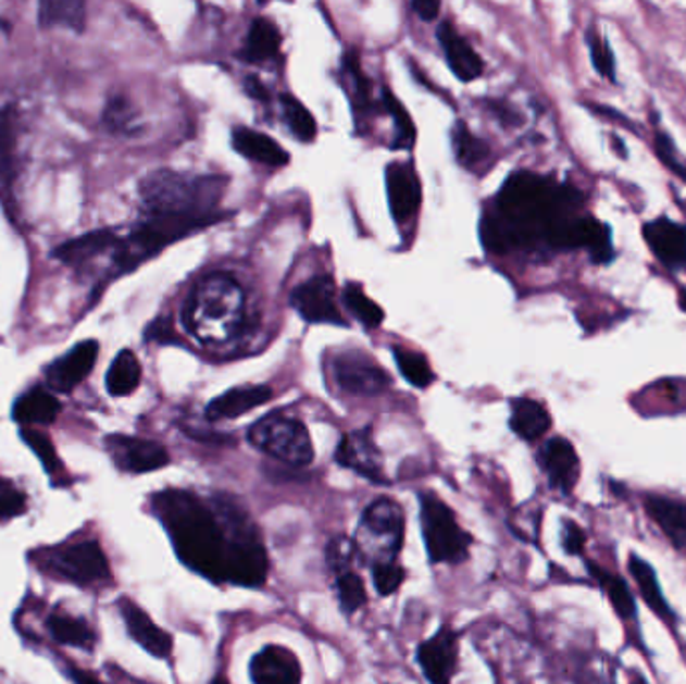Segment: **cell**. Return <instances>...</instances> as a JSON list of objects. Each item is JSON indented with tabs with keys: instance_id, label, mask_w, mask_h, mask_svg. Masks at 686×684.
I'll return each instance as SVG.
<instances>
[{
	"instance_id": "cell-36",
	"label": "cell",
	"mask_w": 686,
	"mask_h": 684,
	"mask_svg": "<svg viewBox=\"0 0 686 684\" xmlns=\"http://www.w3.org/2000/svg\"><path fill=\"white\" fill-rule=\"evenodd\" d=\"M584 42L590 54V63L593 69L604 80H609L612 85H619V71H616V57L610 47L609 40L604 39L598 30V26L593 23L584 33Z\"/></svg>"
},
{
	"instance_id": "cell-22",
	"label": "cell",
	"mask_w": 686,
	"mask_h": 684,
	"mask_svg": "<svg viewBox=\"0 0 686 684\" xmlns=\"http://www.w3.org/2000/svg\"><path fill=\"white\" fill-rule=\"evenodd\" d=\"M119 235L111 229H99V232L85 233L80 237H75L66 241L61 247L52 251V258L63 261L68 268H85L91 263L92 259L103 256L107 251L113 253L117 247Z\"/></svg>"
},
{
	"instance_id": "cell-15",
	"label": "cell",
	"mask_w": 686,
	"mask_h": 684,
	"mask_svg": "<svg viewBox=\"0 0 686 684\" xmlns=\"http://www.w3.org/2000/svg\"><path fill=\"white\" fill-rule=\"evenodd\" d=\"M336 462L348 470H353L363 478L372 480L376 484H386L384 476V460L377 450L376 442L370 430H356L339 439L336 450Z\"/></svg>"
},
{
	"instance_id": "cell-33",
	"label": "cell",
	"mask_w": 686,
	"mask_h": 684,
	"mask_svg": "<svg viewBox=\"0 0 686 684\" xmlns=\"http://www.w3.org/2000/svg\"><path fill=\"white\" fill-rule=\"evenodd\" d=\"M87 4L78 0H45L39 4L40 28L65 26L75 33L85 28Z\"/></svg>"
},
{
	"instance_id": "cell-45",
	"label": "cell",
	"mask_w": 686,
	"mask_h": 684,
	"mask_svg": "<svg viewBox=\"0 0 686 684\" xmlns=\"http://www.w3.org/2000/svg\"><path fill=\"white\" fill-rule=\"evenodd\" d=\"M356 556H358V548H356V543L348 536H334L325 546L327 567L336 576L351 572Z\"/></svg>"
},
{
	"instance_id": "cell-51",
	"label": "cell",
	"mask_w": 686,
	"mask_h": 684,
	"mask_svg": "<svg viewBox=\"0 0 686 684\" xmlns=\"http://www.w3.org/2000/svg\"><path fill=\"white\" fill-rule=\"evenodd\" d=\"M490 107H492L494 115L498 116L506 127H516L524 123V116L508 103H490Z\"/></svg>"
},
{
	"instance_id": "cell-6",
	"label": "cell",
	"mask_w": 686,
	"mask_h": 684,
	"mask_svg": "<svg viewBox=\"0 0 686 684\" xmlns=\"http://www.w3.org/2000/svg\"><path fill=\"white\" fill-rule=\"evenodd\" d=\"M213 223L185 217H145L127 237H119L117 247L113 249L111 272L117 275L133 272L147 259L155 258L165 247Z\"/></svg>"
},
{
	"instance_id": "cell-16",
	"label": "cell",
	"mask_w": 686,
	"mask_h": 684,
	"mask_svg": "<svg viewBox=\"0 0 686 684\" xmlns=\"http://www.w3.org/2000/svg\"><path fill=\"white\" fill-rule=\"evenodd\" d=\"M538 464L542 468L550 488L560 494L569 496L581 478V458L566 438L554 436L546 439L538 452Z\"/></svg>"
},
{
	"instance_id": "cell-54",
	"label": "cell",
	"mask_w": 686,
	"mask_h": 684,
	"mask_svg": "<svg viewBox=\"0 0 686 684\" xmlns=\"http://www.w3.org/2000/svg\"><path fill=\"white\" fill-rule=\"evenodd\" d=\"M68 676H71V681L75 684H101V681H99L92 672L78 669V667H71V669H68Z\"/></svg>"
},
{
	"instance_id": "cell-26",
	"label": "cell",
	"mask_w": 686,
	"mask_h": 684,
	"mask_svg": "<svg viewBox=\"0 0 686 684\" xmlns=\"http://www.w3.org/2000/svg\"><path fill=\"white\" fill-rule=\"evenodd\" d=\"M61 413V403L49 389L33 388L14 401L13 418L23 427L51 426Z\"/></svg>"
},
{
	"instance_id": "cell-27",
	"label": "cell",
	"mask_w": 686,
	"mask_h": 684,
	"mask_svg": "<svg viewBox=\"0 0 686 684\" xmlns=\"http://www.w3.org/2000/svg\"><path fill=\"white\" fill-rule=\"evenodd\" d=\"M550 427H552V418L542 401L532 400V398L512 400L510 430L519 438L524 442H536V439L545 438Z\"/></svg>"
},
{
	"instance_id": "cell-10",
	"label": "cell",
	"mask_w": 686,
	"mask_h": 684,
	"mask_svg": "<svg viewBox=\"0 0 686 684\" xmlns=\"http://www.w3.org/2000/svg\"><path fill=\"white\" fill-rule=\"evenodd\" d=\"M104 446L119 470L127 474L155 472L171 462L165 446H161L155 439L113 434L104 439Z\"/></svg>"
},
{
	"instance_id": "cell-58",
	"label": "cell",
	"mask_w": 686,
	"mask_h": 684,
	"mask_svg": "<svg viewBox=\"0 0 686 684\" xmlns=\"http://www.w3.org/2000/svg\"><path fill=\"white\" fill-rule=\"evenodd\" d=\"M633 684H648L647 681H645V679H643V676H636L635 681H633Z\"/></svg>"
},
{
	"instance_id": "cell-53",
	"label": "cell",
	"mask_w": 686,
	"mask_h": 684,
	"mask_svg": "<svg viewBox=\"0 0 686 684\" xmlns=\"http://www.w3.org/2000/svg\"><path fill=\"white\" fill-rule=\"evenodd\" d=\"M246 91L249 92V97H253L258 101H263V103L270 101V91L258 77L246 78Z\"/></svg>"
},
{
	"instance_id": "cell-46",
	"label": "cell",
	"mask_w": 686,
	"mask_h": 684,
	"mask_svg": "<svg viewBox=\"0 0 686 684\" xmlns=\"http://www.w3.org/2000/svg\"><path fill=\"white\" fill-rule=\"evenodd\" d=\"M28 510L26 496L14 486L11 480L0 476V522L23 517Z\"/></svg>"
},
{
	"instance_id": "cell-41",
	"label": "cell",
	"mask_w": 686,
	"mask_h": 684,
	"mask_svg": "<svg viewBox=\"0 0 686 684\" xmlns=\"http://www.w3.org/2000/svg\"><path fill=\"white\" fill-rule=\"evenodd\" d=\"M394 358L403 377L414 386L424 389L434 382V372L426 358L417 351L406 348H394Z\"/></svg>"
},
{
	"instance_id": "cell-1",
	"label": "cell",
	"mask_w": 686,
	"mask_h": 684,
	"mask_svg": "<svg viewBox=\"0 0 686 684\" xmlns=\"http://www.w3.org/2000/svg\"><path fill=\"white\" fill-rule=\"evenodd\" d=\"M584 206L586 195L572 183L514 171L482 217L479 235L492 253L586 251L595 265H610L616 259L612 227Z\"/></svg>"
},
{
	"instance_id": "cell-9",
	"label": "cell",
	"mask_w": 686,
	"mask_h": 684,
	"mask_svg": "<svg viewBox=\"0 0 686 684\" xmlns=\"http://www.w3.org/2000/svg\"><path fill=\"white\" fill-rule=\"evenodd\" d=\"M247 438L258 450L285 464L308 465L313 462L310 432L298 418L270 413L249 427Z\"/></svg>"
},
{
	"instance_id": "cell-40",
	"label": "cell",
	"mask_w": 686,
	"mask_h": 684,
	"mask_svg": "<svg viewBox=\"0 0 686 684\" xmlns=\"http://www.w3.org/2000/svg\"><path fill=\"white\" fill-rule=\"evenodd\" d=\"M282 109H284V119L289 130L298 137L299 141L310 142L317 135V123L311 115L310 111L299 103L296 97L284 95L282 97Z\"/></svg>"
},
{
	"instance_id": "cell-11",
	"label": "cell",
	"mask_w": 686,
	"mask_h": 684,
	"mask_svg": "<svg viewBox=\"0 0 686 684\" xmlns=\"http://www.w3.org/2000/svg\"><path fill=\"white\" fill-rule=\"evenodd\" d=\"M643 239L666 272H686V225L659 215L645 221Z\"/></svg>"
},
{
	"instance_id": "cell-20",
	"label": "cell",
	"mask_w": 686,
	"mask_h": 684,
	"mask_svg": "<svg viewBox=\"0 0 686 684\" xmlns=\"http://www.w3.org/2000/svg\"><path fill=\"white\" fill-rule=\"evenodd\" d=\"M389 209L398 223L412 220L422 203V187L414 169L406 163H391L386 169Z\"/></svg>"
},
{
	"instance_id": "cell-30",
	"label": "cell",
	"mask_w": 686,
	"mask_h": 684,
	"mask_svg": "<svg viewBox=\"0 0 686 684\" xmlns=\"http://www.w3.org/2000/svg\"><path fill=\"white\" fill-rule=\"evenodd\" d=\"M628 570H631V574H633L636 586L640 590V596L645 598L647 607L657 617H661L662 620L674 622L673 608L669 607V602H666V598L662 594L661 584H659L654 569L648 564L647 560H643L640 556L633 555L628 558Z\"/></svg>"
},
{
	"instance_id": "cell-34",
	"label": "cell",
	"mask_w": 686,
	"mask_h": 684,
	"mask_svg": "<svg viewBox=\"0 0 686 684\" xmlns=\"http://www.w3.org/2000/svg\"><path fill=\"white\" fill-rule=\"evenodd\" d=\"M104 129L119 137H135L142 130V121L137 107L125 95H113L103 111Z\"/></svg>"
},
{
	"instance_id": "cell-17",
	"label": "cell",
	"mask_w": 686,
	"mask_h": 684,
	"mask_svg": "<svg viewBox=\"0 0 686 684\" xmlns=\"http://www.w3.org/2000/svg\"><path fill=\"white\" fill-rule=\"evenodd\" d=\"M97 358H99V344L95 339L80 341L66 356L59 358L45 370L49 388L54 391H65V394L73 391L78 384L87 380V375L91 374Z\"/></svg>"
},
{
	"instance_id": "cell-4",
	"label": "cell",
	"mask_w": 686,
	"mask_h": 684,
	"mask_svg": "<svg viewBox=\"0 0 686 684\" xmlns=\"http://www.w3.org/2000/svg\"><path fill=\"white\" fill-rule=\"evenodd\" d=\"M244 289L227 273H209L183 306V325L203 344L234 336L244 320Z\"/></svg>"
},
{
	"instance_id": "cell-35",
	"label": "cell",
	"mask_w": 686,
	"mask_h": 684,
	"mask_svg": "<svg viewBox=\"0 0 686 684\" xmlns=\"http://www.w3.org/2000/svg\"><path fill=\"white\" fill-rule=\"evenodd\" d=\"M453 153L458 157V161L470 169V171H479L488 161H490V145L482 141L472 130H467L464 123H458L453 127Z\"/></svg>"
},
{
	"instance_id": "cell-49",
	"label": "cell",
	"mask_w": 686,
	"mask_h": 684,
	"mask_svg": "<svg viewBox=\"0 0 686 684\" xmlns=\"http://www.w3.org/2000/svg\"><path fill=\"white\" fill-rule=\"evenodd\" d=\"M147 339L149 341H159V344H177V334H175L173 322L169 318H159V320L149 325Z\"/></svg>"
},
{
	"instance_id": "cell-7",
	"label": "cell",
	"mask_w": 686,
	"mask_h": 684,
	"mask_svg": "<svg viewBox=\"0 0 686 684\" xmlns=\"http://www.w3.org/2000/svg\"><path fill=\"white\" fill-rule=\"evenodd\" d=\"M406 518L400 503L391 498H377L363 510L362 522L356 534L358 555L372 567L394 562L403 546Z\"/></svg>"
},
{
	"instance_id": "cell-8",
	"label": "cell",
	"mask_w": 686,
	"mask_h": 684,
	"mask_svg": "<svg viewBox=\"0 0 686 684\" xmlns=\"http://www.w3.org/2000/svg\"><path fill=\"white\" fill-rule=\"evenodd\" d=\"M420 520L427 556L436 564H460L470 556L472 536L458 524L450 506L432 492L420 494Z\"/></svg>"
},
{
	"instance_id": "cell-18",
	"label": "cell",
	"mask_w": 686,
	"mask_h": 684,
	"mask_svg": "<svg viewBox=\"0 0 686 684\" xmlns=\"http://www.w3.org/2000/svg\"><path fill=\"white\" fill-rule=\"evenodd\" d=\"M119 612L127 626L130 638L155 659H169L173 652V636L157 626L153 619L135 600L123 596L119 600Z\"/></svg>"
},
{
	"instance_id": "cell-28",
	"label": "cell",
	"mask_w": 686,
	"mask_h": 684,
	"mask_svg": "<svg viewBox=\"0 0 686 684\" xmlns=\"http://www.w3.org/2000/svg\"><path fill=\"white\" fill-rule=\"evenodd\" d=\"M47 629L51 633L52 641L63 646L92 650L97 645V634L91 629V624L80 617H75L66 612L63 608L52 610L47 619Z\"/></svg>"
},
{
	"instance_id": "cell-38",
	"label": "cell",
	"mask_w": 686,
	"mask_h": 684,
	"mask_svg": "<svg viewBox=\"0 0 686 684\" xmlns=\"http://www.w3.org/2000/svg\"><path fill=\"white\" fill-rule=\"evenodd\" d=\"M21 438L25 439L26 446L37 453L40 464L45 465V470L51 476L52 482L54 484H66L65 465L61 464L51 438L47 434L39 432V430H35V427H23L21 430Z\"/></svg>"
},
{
	"instance_id": "cell-29",
	"label": "cell",
	"mask_w": 686,
	"mask_h": 684,
	"mask_svg": "<svg viewBox=\"0 0 686 684\" xmlns=\"http://www.w3.org/2000/svg\"><path fill=\"white\" fill-rule=\"evenodd\" d=\"M648 517L657 522V526L669 536V540L681 548L686 544V503L664 498V496H648Z\"/></svg>"
},
{
	"instance_id": "cell-44",
	"label": "cell",
	"mask_w": 686,
	"mask_h": 684,
	"mask_svg": "<svg viewBox=\"0 0 686 684\" xmlns=\"http://www.w3.org/2000/svg\"><path fill=\"white\" fill-rule=\"evenodd\" d=\"M654 156L659 157V161L674 177H678L686 185V161L678 153L673 137L662 127H654Z\"/></svg>"
},
{
	"instance_id": "cell-42",
	"label": "cell",
	"mask_w": 686,
	"mask_h": 684,
	"mask_svg": "<svg viewBox=\"0 0 686 684\" xmlns=\"http://www.w3.org/2000/svg\"><path fill=\"white\" fill-rule=\"evenodd\" d=\"M346 308L365 325V327H379L384 322V310L377 306L374 299L365 296L362 285L348 284L344 289Z\"/></svg>"
},
{
	"instance_id": "cell-31",
	"label": "cell",
	"mask_w": 686,
	"mask_h": 684,
	"mask_svg": "<svg viewBox=\"0 0 686 684\" xmlns=\"http://www.w3.org/2000/svg\"><path fill=\"white\" fill-rule=\"evenodd\" d=\"M279 47H282L279 28L270 18L260 16L249 26L244 59H247L249 63H265L279 54Z\"/></svg>"
},
{
	"instance_id": "cell-43",
	"label": "cell",
	"mask_w": 686,
	"mask_h": 684,
	"mask_svg": "<svg viewBox=\"0 0 686 684\" xmlns=\"http://www.w3.org/2000/svg\"><path fill=\"white\" fill-rule=\"evenodd\" d=\"M337 579V596L339 605L346 614H353L367 602V590L363 586V581L351 570L346 574H339Z\"/></svg>"
},
{
	"instance_id": "cell-56",
	"label": "cell",
	"mask_w": 686,
	"mask_h": 684,
	"mask_svg": "<svg viewBox=\"0 0 686 684\" xmlns=\"http://www.w3.org/2000/svg\"><path fill=\"white\" fill-rule=\"evenodd\" d=\"M678 308L686 313V287H678Z\"/></svg>"
},
{
	"instance_id": "cell-2",
	"label": "cell",
	"mask_w": 686,
	"mask_h": 684,
	"mask_svg": "<svg viewBox=\"0 0 686 684\" xmlns=\"http://www.w3.org/2000/svg\"><path fill=\"white\" fill-rule=\"evenodd\" d=\"M151 508L187 569L215 584L258 588L267 581L265 544L234 498L169 488L153 496Z\"/></svg>"
},
{
	"instance_id": "cell-48",
	"label": "cell",
	"mask_w": 686,
	"mask_h": 684,
	"mask_svg": "<svg viewBox=\"0 0 686 684\" xmlns=\"http://www.w3.org/2000/svg\"><path fill=\"white\" fill-rule=\"evenodd\" d=\"M560 544L569 556H581L586 546V534L574 520H564L560 530Z\"/></svg>"
},
{
	"instance_id": "cell-57",
	"label": "cell",
	"mask_w": 686,
	"mask_h": 684,
	"mask_svg": "<svg viewBox=\"0 0 686 684\" xmlns=\"http://www.w3.org/2000/svg\"><path fill=\"white\" fill-rule=\"evenodd\" d=\"M211 684H229V683H227V679H225V676H221V674H217V676H215V679L211 681Z\"/></svg>"
},
{
	"instance_id": "cell-3",
	"label": "cell",
	"mask_w": 686,
	"mask_h": 684,
	"mask_svg": "<svg viewBox=\"0 0 686 684\" xmlns=\"http://www.w3.org/2000/svg\"><path fill=\"white\" fill-rule=\"evenodd\" d=\"M227 182L217 175H191L161 169L141 182L145 217H185L217 223V213Z\"/></svg>"
},
{
	"instance_id": "cell-37",
	"label": "cell",
	"mask_w": 686,
	"mask_h": 684,
	"mask_svg": "<svg viewBox=\"0 0 686 684\" xmlns=\"http://www.w3.org/2000/svg\"><path fill=\"white\" fill-rule=\"evenodd\" d=\"M588 570L595 576L598 584L602 586L604 594L609 596L610 605L616 610V614L621 619H633L636 614L635 596L631 593V588L626 586V582L610 574L607 570L598 569L596 564L588 562Z\"/></svg>"
},
{
	"instance_id": "cell-25",
	"label": "cell",
	"mask_w": 686,
	"mask_h": 684,
	"mask_svg": "<svg viewBox=\"0 0 686 684\" xmlns=\"http://www.w3.org/2000/svg\"><path fill=\"white\" fill-rule=\"evenodd\" d=\"M234 149L239 156L270 165V167H284L289 163V153L284 147L260 130L246 129V127L235 129Z\"/></svg>"
},
{
	"instance_id": "cell-39",
	"label": "cell",
	"mask_w": 686,
	"mask_h": 684,
	"mask_svg": "<svg viewBox=\"0 0 686 684\" xmlns=\"http://www.w3.org/2000/svg\"><path fill=\"white\" fill-rule=\"evenodd\" d=\"M382 101L384 107L388 111L391 119H394V125H396V137H394V149H412L415 142V125L412 121L410 113L406 111V107L400 103V99L389 91L384 89L382 92Z\"/></svg>"
},
{
	"instance_id": "cell-14",
	"label": "cell",
	"mask_w": 686,
	"mask_h": 684,
	"mask_svg": "<svg viewBox=\"0 0 686 684\" xmlns=\"http://www.w3.org/2000/svg\"><path fill=\"white\" fill-rule=\"evenodd\" d=\"M291 306L305 322L346 325V320L337 308L336 285L327 275L311 277L305 284L299 285L291 294Z\"/></svg>"
},
{
	"instance_id": "cell-32",
	"label": "cell",
	"mask_w": 686,
	"mask_h": 684,
	"mask_svg": "<svg viewBox=\"0 0 686 684\" xmlns=\"http://www.w3.org/2000/svg\"><path fill=\"white\" fill-rule=\"evenodd\" d=\"M141 375V363L137 360V356L130 349H121L104 377L107 391L115 398H125L139 388Z\"/></svg>"
},
{
	"instance_id": "cell-24",
	"label": "cell",
	"mask_w": 686,
	"mask_h": 684,
	"mask_svg": "<svg viewBox=\"0 0 686 684\" xmlns=\"http://www.w3.org/2000/svg\"><path fill=\"white\" fill-rule=\"evenodd\" d=\"M21 123L14 107L0 109V189L9 194L18 175Z\"/></svg>"
},
{
	"instance_id": "cell-23",
	"label": "cell",
	"mask_w": 686,
	"mask_h": 684,
	"mask_svg": "<svg viewBox=\"0 0 686 684\" xmlns=\"http://www.w3.org/2000/svg\"><path fill=\"white\" fill-rule=\"evenodd\" d=\"M272 398V388H267V386H246V388L229 389L220 398L209 401L205 415L211 422L235 420V418L267 403Z\"/></svg>"
},
{
	"instance_id": "cell-5",
	"label": "cell",
	"mask_w": 686,
	"mask_h": 684,
	"mask_svg": "<svg viewBox=\"0 0 686 684\" xmlns=\"http://www.w3.org/2000/svg\"><path fill=\"white\" fill-rule=\"evenodd\" d=\"M33 564L47 576L89 588L111 581V564L99 540H71L30 552Z\"/></svg>"
},
{
	"instance_id": "cell-55",
	"label": "cell",
	"mask_w": 686,
	"mask_h": 684,
	"mask_svg": "<svg viewBox=\"0 0 686 684\" xmlns=\"http://www.w3.org/2000/svg\"><path fill=\"white\" fill-rule=\"evenodd\" d=\"M610 141H612V149L619 153L621 159H626L628 157V151H626V147H624V142L619 139V135H610Z\"/></svg>"
},
{
	"instance_id": "cell-52",
	"label": "cell",
	"mask_w": 686,
	"mask_h": 684,
	"mask_svg": "<svg viewBox=\"0 0 686 684\" xmlns=\"http://www.w3.org/2000/svg\"><path fill=\"white\" fill-rule=\"evenodd\" d=\"M412 9L420 18L424 21H434L438 14H440L441 4L436 0H414L412 2Z\"/></svg>"
},
{
	"instance_id": "cell-19",
	"label": "cell",
	"mask_w": 686,
	"mask_h": 684,
	"mask_svg": "<svg viewBox=\"0 0 686 684\" xmlns=\"http://www.w3.org/2000/svg\"><path fill=\"white\" fill-rule=\"evenodd\" d=\"M249 676L253 684H301L303 671L289 648L267 645L251 659Z\"/></svg>"
},
{
	"instance_id": "cell-21",
	"label": "cell",
	"mask_w": 686,
	"mask_h": 684,
	"mask_svg": "<svg viewBox=\"0 0 686 684\" xmlns=\"http://www.w3.org/2000/svg\"><path fill=\"white\" fill-rule=\"evenodd\" d=\"M438 40L453 75L462 83L476 80L484 73V63L478 52L472 49V45L458 33L452 23H441L438 28Z\"/></svg>"
},
{
	"instance_id": "cell-12",
	"label": "cell",
	"mask_w": 686,
	"mask_h": 684,
	"mask_svg": "<svg viewBox=\"0 0 686 684\" xmlns=\"http://www.w3.org/2000/svg\"><path fill=\"white\" fill-rule=\"evenodd\" d=\"M337 386L351 396L372 398L389 388V375L362 351L339 353L334 362Z\"/></svg>"
},
{
	"instance_id": "cell-50",
	"label": "cell",
	"mask_w": 686,
	"mask_h": 684,
	"mask_svg": "<svg viewBox=\"0 0 686 684\" xmlns=\"http://www.w3.org/2000/svg\"><path fill=\"white\" fill-rule=\"evenodd\" d=\"M595 115L602 116V119H610V121H616V123H621L624 127H628V129L633 130V133H638L636 130V125L628 119L626 115H622L619 113L616 109H612V107H607V104H586Z\"/></svg>"
},
{
	"instance_id": "cell-13",
	"label": "cell",
	"mask_w": 686,
	"mask_h": 684,
	"mask_svg": "<svg viewBox=\"0 0 686 684\" xmlns=\"http://www.w3.org/2000/svg\"><path fill=\"white\" fill-rule=\"evenodd\" d=\"M417 662L432 684H450L460 662V634L444 624L432 638L417 646Z\"/></svg>"
},
{
	"instance_id": "cell-47",
	"label": "cell",
	"mask_w": 686,
	"mask_h": 684,
	"mask_svg": "<svg viewBox=\"0 0 686 684\" xmlns=\"http://www.w3.org/2000/svg\"><path fill=\"white\" fill-rule=\"evenodd\" d=\"M372 579H374L377 593L382 596H389V594L400 590V586L406 581V570L398 564V560L382 562V564L372 567Z\"/></svg>"
}]
</instances>
